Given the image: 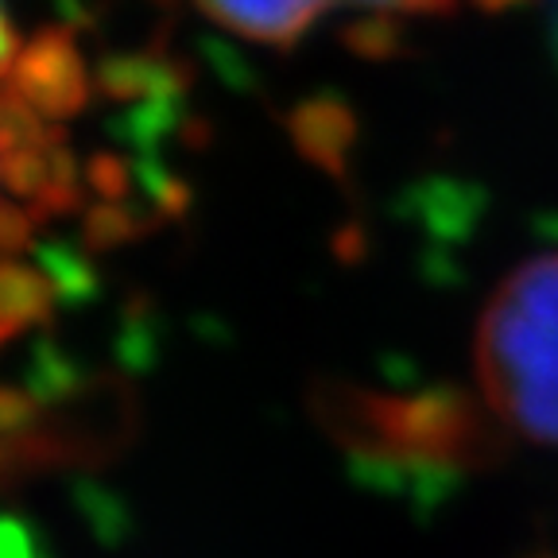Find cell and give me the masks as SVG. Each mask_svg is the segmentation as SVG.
Returning a JSON list of instances; mask_svg holds the SVG:
<instances>
[{
    "instance_id": "cell-11",
    "label": "cell",
    "mask_w": 558,
    "mask_h": 558,
    "mask_svg": "<svg viewBox=\"0 0 558 558\" xmlns=\"http://www.w3.org/2000/svg\"><path fill=\"white\" fill-rule=\"evenodd\" d=\"M32 218H35L32 209H20L16 202L4 206V248H9V256H16L24 244H32V229H35Z\"/></svg>"
},
{
    "instance_id": "cell-4",
    "label": "cell",
    "mask_w": 558,
    "mask_h": 558,
    "mask_svg": "<svg viewBox=\"0 0 558 558\" xmlns=\"http://www.w3.org/2000/svg\"><path fill=\"white\" fill-rule=\"evenodd\" d=\"M291 144L299 148V156L306 163H314L318 171L341 179L349 163V148L357 140V117L341 97H306L291 109L288 117Z\"/></svg>"
},
{
    "instance_id": "cell-8",
    "label": "cell",
    "mask_w": 558,
    "mask_h": 558,
    "mask_svg": "<svg viewBox=\"0 0 558 558\" xmlns=\"http://www.w3.org/2000/svg\"><path fill=\"white\" fill-rule=\"evenodd\" d=\"M144 233V221L140 214H132L124 202H101L86 214L82 221V244L86 253H105V248H117V244L132 241V236Z\"/></svg>"
},
{
    "instance_id": "cell-3",
    "label": "cell",
    "mask_w": 558,
    "mask_h": 558,
    "mask_svg": "<svg viewBox=\"0 0 558 558\" xmlns=\"http://www.w3.org/2000/svg\"><path fill=\"white\" fill-rule=\"evenodd\" d=\"M333 4H368L411 16H446L458 9V0H198L214 24L268 47H291Z\"/></svg>"
},
{
    "instance_id": "cell-5",
    "label": "cell",
    "mask_w": 558,
    "mask_h": 558,
    "mask_svg": "<svg viewBox=\"0 0 558 558\" xmlns=\"http://www.w3.org/2000/svg\"><path fill=\"white\" fill-rule=\"evenodd\" d=\"M54 303H59V295H54L44 268H32L16 256L4 264V279H0V318H4L0 333H4V341L32 330V326H44Z\"/></svg>"
},
{
    "instance_id": "cell-9",
    "label": "cell",
    "mask_w": 558,
    "mask_h": 558,
    "mask_svg": "<svg viewBox=\"0 0 558 558\" xmlns=\"http://www.w3.org/2000/svg\"><path fill=\"white\" fill-rule=\"evenodd\" d=\"M345 47L353 54H361V59H373V62H380V59H392L396 51H400V27H396V20L392 16H365V20H353V24L345 27Z\"/></svg>"
},
{
    "instance_id": "cell-7",
    "label": "cell",
    "mask_w": 558,
    "mask_h": 558,
    "mask_svg": "<svg viewBox=\"0 0 558 558\" xmlns=\"http://www.w3.org/2000/svg\"><path fill=\"white\" fill-rule=\"evenodd\" d=\"M35 256H39V268H44V276L51 279V288H54V295H59V303L78 306V303H89V299L97 295L94 264H89V256L82 253V248H74V244L47 241V244H39V248H35Z\"/></svg>"
},
{
    "instance_id": "cell-1",
    "label": "cell",
    "mask_w": 558,
    "mask_h": 558,
    "mask_svg": "<svg viewBox=\"0 0 558 558\" xmlns=\"http://www.w3.org/2000/svg\"><path fill=\"white\" fill-rule=\"evenodd\" d=\"M473 361L488 408L520 435L558 446V253L505 276L477 323Z\"/></svg>"
},
{
    "instance_id": "cell-2",
    "label": "cell",
    "mask_w": 558,
    "mask_h": 558,
    "mask_svg": "<svg viewBox=\"0 0 558 558\" xmlns=\"http://www.w3.org/2000/svg\"><path fill=\"white\" fill-rule=\"evenodd\" d=\"M4 82L51 124L78 117L94 94V74L86 70V59L66 24L35 32L20 51L16 66L4 74Z\"/></svg>"
},
{
    "instance_id": "cell-10",
    "label": "cell",
    "mask_w": 558,
    "mask_h": 558,
    "mask_svg": "<svg viewBox=\"0 0 558 558\" xmlns=\"http://www.w3.org/2000/svg\"><path fill=\"white\" fill-rule=\"evenodd\" d=\"M86 174L105 202H124V194H129V163L121 156H94Z\"/></svg>"
},
{
    "instance_id": "cell-6",
    "label": "cell",
    "mask_w": 558,
    "mask_h": 558,
    "mask_svg": "<svg viewBox=\"0 0 558 558\" xmlns=\"http://www.w3.org/2000/svg\"><path fill=\"white\" fill-rule=\"evenodd\" d=\"M481 194L458 183H430L411 191V214L435 236H465L481 214Z\"/></svg>"
},
{
    "instance_id": "cell-12",
    "label": "cell",
    "mask_w": 558,
    "mask_h": 558,
    "mask_svg": "<svg viewBox=\"0 0 558 558\" xmlns=\"http://www.w3.org/2000/svg\"><path fill=\"white\" fill-rule=\"evenodd\" d=\"M470 4H477L481 12H508V9H520V4H527V0H470Z\"/></svg>"
}]
</instances>
